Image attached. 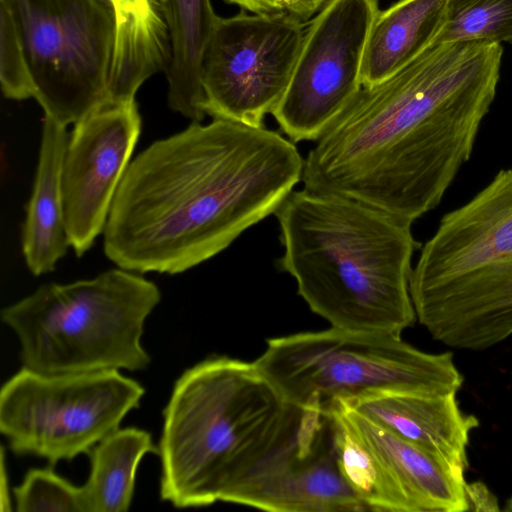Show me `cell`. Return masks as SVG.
<instances>
[{
	"label": "cell",
	"mask_w": 512,
	"mask_h": 512,
	"mask_svg": "<svg viewBox=\"0 0 512 512\" xmlns=\"http://www.w3.org/2000/svg\"><path fill=\"white\" fill-rule=\"evenodd\" d=\"M331 402L379 462L400 512L469 511L466 480L446 464L358 412L344 399Z\"/></svg>",
	"instance_id": "cell-14"
},
{
	"label": "cell",
	"mask_w": 512,
	"mask_h": 512,
	"mask_svg": "<svg viewBox=\"0 0 512 512\" xmlns=\"http://www.w3.org/2000/svg\"><path fill=\"white\" fill-rule=\"evenodd\" d=\"M242 10L256 14L287 13L306 21L324 6L327 0H225Z\"/></svg>",
	"instance_id": "cell-25"
},
{
	"label": "cell",
	"mask_w": 512,
	"mask_h": 512,
	"mask_svg": "<svg viewBox=\"0 0 512 512\" xmlns=\"http://www.w3.org/2000/svg\"><path fill=\"white\" fill-rule=\"evenodd\" d=\"M294 142L264 126L192 122L130 161L103 231L117 267L179 274L274 214L302 181Z\"/></svg>",
	"instance_id": "cell-2"
},
{
	"label": "cell",
	"mask_w": 512,
	"mask_h": 512,
	"mask_svg": "<svg viewBox=\"0 0 512 512\" xmlns=\"http://www.w3.org/2000/svg\"><path fill=\"white\" fill-rule=\"evenodd\" d=\"M450 0H398L380 10L368 37L362 87L381 83L436 43Z\"/></svg>",
	"instance_id": "cell-18"
},
{
	"label": "cell",
	"mask_w": 512,
	"mask_h": 512,
	"mask_svg": "<svg viewBox=\"0 0 512 512\" xmlns=\"http://www.w3.org/2000/svg\"><path fill=\"white\" fill-rule=\"evenodd\" d=\"M504 510H510L512 511V497L507 501V505L504 508Z\"/></svg>",
	"instance_id": "cell-27"
},
{
	"label": "cell",
	"mask_w": 512,
	"mask_h": 512,
	"mask_svg": "<svg viewBox=\"0 0 512 512\" xmlns=\"http://www.w3.org/2000/svg\"><path fill=\"white\" fill-rule=\"evenodd\" d=\"M456 394L382 390L344 400L358 412L429 452L465 480L469 436L479 421L461 411Z\"/></svg>",
	"instance_id": "cell-15"
},
{
	"label": "cell",
	"mask_w": 512,
	"mask_h": 512,
	"mask_svg": "<svg viewBox=\"0 0 512 512\" xmlns=\"http://www.w3.org/2000/svg\"><path fill=\"white\" fill-rule=\"evenodd\" d=\"M284 405L254 362L214 356L185 370L163 411L161 499L177 508L221 501Z\"/></svg>",
	"instance_id": "cell-5"
},
{
	"label": "cell",
	"mask_w": 512,
	"mask_h": 512,
	"mask_svg": "<svg viewBox=\"0 0 512 512\" xmlns=\"http://www.w3.org/2000/svg\"><path fill=\"white\" fill-rule=\"evenodd\" d=\"M512 43V0H450L437 42Z\"/></svg>",
	"instance_id": "cell-22"
},
{
	"label": "cell",
	"mask_w": 512,
	"mask_h": 512,
	"mask_svg": "<svg viewBox=\"0 0 512 512\" xmlns=\"http://www.w3.org/2000/svg\"><path fill=\"white\" fill-rule=\"evenodd\" d=\"M141 131L136 100L103 103L74 124L61 172L64 221L81 257L104 231Z\"/></svg>",
	"instance_id": "cell-13"
},
{
	"label": "cell",
	"mask_w": 512,
	"mask_h": 512,
	"mask_svg": "<svg viewBox=\"0 0 512 512\" xmlns=\"http://www.w3.org/2000/svg\"><path fill=\"white\" fill-rule=\"evenodd\" d=\"M68 138L66 126L44 117L36 176L21 236L26 265L35 276L53 271L70 246L61 188Z\"/></svg>",
	"instance_id": "cell-16"
},
{
	"label": "cell",
	"mask_w": 512,
	"mask_h": 512,
	"mask_svg": "<svg viewBox=\"0 0 512 512\" xmlns=\"http://www.w3.org/2000/svg\"><path fill=\"white\" fill-rule=\"evenodd\" d=\"M502 57L500 43L437 42L362 87L307 154L304 187L412 222L433 210L472 155Z\"/></svg>",
	"instance_id": "cell-1"
},
{
	"label": "cell",
	"mask_w": 512,
	"mask_h": 512,
	"mask_svg": "<svg viewBox=\"0 0 512 512\" xmlns=\"http://www.w3.org/2000/svg\"><path fill=\"white\" fill-rule=\"evenodd\" d=\"M305 31V21L287 13L218 16L200 59L204 114L264 126L289 86Z\"/></svg>",
	"instance_id": "cell-11"
},
{
	"label": "cell",
	"mask_w": 512,
	"mask_h": 512,
	"mask_svg": "<svg viewBox=\"0 0 512 512\" xmlns=\"http://www.w3.org/2000/svg\"><path fill=\"white\" fill-rule=\"evenodd\" d=\"M16 510L84 512L81 486L51 468H32L13 490Z\"/></svg>",
	"instance_id": "cell-23"
},
{
	"label": "cell",
	"mask_w": 512,
	"mask_h": 512,
	"mask_svg": "<svg viewBox=\"0 0 512 512\" xmlns=\"http://www.w3.org/2000/svg\"><path fill=\"white\" fill-rule=\"evenodd\" d=\"M379 0H327L305 31L272 115L294 143L317 141L362 88V65Z\"/></svg>",
	"instance_id": "cell-12"
},
{
	"label": "cell",
	"mask_w": 512,
	"mask_h": 512,
	"mask_svg": "<svg viewBox=\"0 0 512 512\" xmlns=\"http://www.w3.org/2000/svg\"><path fill=\"white\" fill-rule=\"evenodd\" d=\"M46 117L75 124L107 99L116 22L108 0H0Z\"/></svg>",
	"instance_id": "cell-8"
},
{
	"label": "cell",
	"mask_w": 512,
	"mask_h": 512,
	"mask_svg": "<svg viewBox=\"0 0 512 512\" xmlns=\"http://www.w3.org/2000/svg\"><path fill=\"white\" fill-rule=\"evenodd\" d=\"M158 453L151 434L136 427L118 428L89 452L91 470L81 486L84 512H125L129 509L141 459Z\"/></svg>",
	"instance_id": "cell-20"
},
{
	"label": "cell",
	"mask_w": 512,
	"mask_h": 512,
	"mask_svg": "<svg viewBox=\"0 0 512 512\" xmlns=\"http://www.w3.org/2000/svg\"><path fill=\"white\" fill-rule=\"evenodd\" d=\"M221 501L272 512L367 510L339 469L320 402H285Z\"/></svg>",
	"instance_id": "cell-10"
},
{
	"label": "cell",
	"mask_w": 512,
	"mask_h": 512,
	"mask_svg": "<svg viewBox=\"0 0 512 512\" xmlns=\"http://www.w3.org/2000/svg\"><path fill=\"white\" fill-rule=\"evenodd\" d=\"M254 364L285 402L300 406L382 390L457 393L463 384L450 352L427 353L401 336L334 328L271 338Z\"/></svg>",
	"instance_id": "cell-7"
},
{
	"label": "cell",
	"mask_w": 512,
	"mask_h": 512,
	"mask_svg": "<svg viewBox=\"0 0 512 512\" xmlns=\"http://www.w3.org/2000/svg\"><path fill=\"white\" fill-rule=\"evenodd\" d=\"M409 290L418 322L450 348L485 350L512 336V168L442 216Z\"/></svg>",
	"instance_id": "cell-4"
},
{
	"label": "cell",
	"mask_w": 512,
	"mask_h": 512,
	"mask_svg": "<svg viewBox=\"0 0 512 512\" xmlns=\"http://www.w3.org/2000/svg\"><path fill=\"white\" fill-rule=\"evenodd\" d=\"M142 385L119 370L46 374L22 367L0 390V431L11 451L71 461L117 430Z\"/></svg>",
	"instance_id": "cell-9"
},
{
	"label": "cell",
	"mask_w": 512,
	"mask_h": 512,
	"mask_svg": "<svg viewBox=\"0 0 512 512\" xmlns=\"http://www.w3.org/2000/svg\"><path fill=\"white\" fill-rule=\"evenodd\" d=\"M274 215L283 246L280 268L331 328L401 336L414 323L409 281L420 244L412 221L305 187L291 191Z\"/></svg>",
	"instance_id": "cell-3"
},
{
	"label": "cell",
	"mask_w": 512,
	"mask_h": 512,
	"mask_svg": "<svg viewBox=\"0 0 512 512\" xmlns=\"http://www.w3.org/2000/svg\"><path fill=\"white\" fill-rule=\"evenodd\" d=\"M0 82L3 95L12 100L33 97L23 47L7 7L0 2Z\"/></svg>",
	"instance_id": "cell-24"
},
{
	"label": "cell",
	"mask_w": 512,
	"mask_h": 512,
	"mask_svg": "<svg viewBox=\"0 0 512 512\" xmlns=\"http://www.w3.org/2000/svg\"><path fill=\"white\" fill-rule=\"evenodd\" d=\"M161 300L152 281L122 268L68 284L46 283L5 307L23 367L46 374L138 371L151 358L141 338Z\"/></svg>",
	"instance_id": "cell-6"
},
{
	"label": "cell",
	"mask_w": 512,
	"mask_h": 512,
	"mask_svg": "<svg viewBox=\"0 0 512 512\" xmlns=\"http://www.w3.org/2000/svg\"><path fill=\"white\" fill-rule=\"evenodd\" d=\"M329 413L339 469L367 510L400 512L397 499L373 453L347 422L338 407L325 404Z\"/></svg>",
	"instance_id": "cell-21"
},
{
	"label": "cell",
	"mask_w": 512,
	"mask_h": 512,
	"mask_svg": "<svg viewBox=\"0 0 512 512\" xmlns=\"http://www.w3.org/2000/svg\"><path fill=\"white\" fill-rule=\"evenodd\" d=\"M116 22V39L105 102L135 100L141 85L166 72L171 40L162 0H108Z\"/></svg>",
	"instance_id": "cell-17"
},
{
	"label": "cell",
	"mask_w": 512,
	"mask_h": 512,
	"mask_svg": "<svg viewBox=\"0 0 512 512\" xmlns=\"http://www.w3.org/2000/svg\"><path fill=\"white\" fill-rule=\"evenodd\" d=\"M171 40L165 72L170 109L192 122L205 118L199 80L200 59L218 15L211 0H162Z\"/></svg>",
	"instance_id": "cell-19"
},
{
	"label": "cell",
	"mask_w": 512,
	"mask_h": 512,
	"mask_svg": "<svg viewBox=\"0 0 512 512\" xmlns=\"http://www.w3.org/2000/svg\"><path fill=\"white\" fill-rule=\"evenodd\" d=\"M465 496L468 502L469 511H499L497 497L481 481L465 483Z\"/></svg>",
	"instance_id": "cell-26"
}]
</instances>
